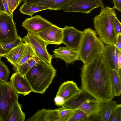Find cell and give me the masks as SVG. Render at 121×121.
<instances>
[{
	"mask_svg": "<svg viewBox=\"0 0 121 121\" xmlns=\"http://www.w3.org/2000/svg\"><path fill=\"white\" fill-rule=\"evenodd\" d=\"M55 104L58 106H62L64 105L65 100L63 98L59 96H56L54 99Z\"/></svg>",
	"mask_w": 121,
	"mask_h": 121,
	"instance_id": "cell-33",
	"label": "cell"
},
{
	"mask_svg": "<svg viewBox=\"0 0 121 121\" xmlns=\"http://www.w3.org/2000/svg\"><path fill=\"white\" fill-rule=\"evenodd\" d=\"M72 0H25L24 2L47 7L51 10L62 9L64 6Z\"/></svg>",
	"mask_w": 121,
	"mask_h": 121,
	"instance_id": "cell-18",
	"label": "cell"
},
{
	"mask_svg": "<svg viewBox=\"0 0 121 121\" xmlns=\"http://www.w3.org/2000/svg\"><path fill=\"white\" fill-rule=\"evenodd\" d=\"M114 7L107 6L101 9L100 13L96 15L93 19L95 31L98 37L105 44L114 45L117 35L115 31L113 23L117 16Z\"/></svg>",
	"mask_w": 121,
	"mask_h": 121,
	"instance_id": "cell-3",
	"label": "cell"
},
{
	"mask_svg": "<svg viewBox=\"0 0 121 121\" xmlns=\"http://www.w3.org/2000/svg\"><path fill=\"white\" fill-rule=\"evenodd\" d=\"M58 109L60 121H68L75 109L69 108L64 105Z\"/></svg>",
	"mask_w": 121,
	"mask_h": 121,
	"instance_id": "cell-27",
	"label": "cell"
},
{
	"mask_svg": "<svg viewBox=\"0 0 121 121\" xmlns=\"http://www.w3.org/2000/svg\"><path fill=\"white\" fill-rule=\"evenodd\" d=\"M114 7L119 11L121 12V0H112Z\"/></svg>",
	"mask_w": 121,
	"mask_h": 121,
	"instance_id": "cell-34",
	"label": "cell"
},
{
	"mask_svg": "<svg viewBox=\"0 0 121 121\" xmlns=\"http://www.w3.org/2000/svg\"><path fill=\"white\" fill-rule=\"evenodd\" d=\"M52 24L39 15L27 18L22 26L28 31L36 34L49 27Z\"/></svg>",
	"mask_w": 121,
	"mask_h": 121,
	"instance_id": "cell-12",
	"label": "cell"
},
{
	"mask_svg": "<svg viewBox=\"0 0 121 121\" xmlns=\"http://www.w3.org/2000/svg\"><path fill=\"white\" fill-rule=\"evenodd\" d=\"M91 118L83 112L75 109L68 121H91Z\"/></svg>",
	"mask_w": 121,
	"mask_h": 121,
	"instance_id": "cell-26",
	"label": "cell"
},
{
	"mask_svg": "<svg viewBox=\"0 0 121 121\" xmlns=\"http://www.w3.org/2000/svg\"><path fill=\"white\" fill-rule=\"evenodd\" d=\"M8 5L9 10L11 13L22 2V0H6Z\"/></svg>",
	"mask_w": 121,
	"mask_h": 121,
	"instance_id": "cell-31",
	"label": "cell"
},
{
	"mask_svg": "<svg viewBox=\"0 0 121 121\" xmlns=\"http://www.w3.org/2000/svg\"><path fill=\"white\" fill-rule=\"evenodd\" d=\"M54 57L59 58L63 60L67 65L80 60L78 51L70 49L66 47L61 46L53 51Z\"/></svg>",
	"mask_w": 121,
	"mask_h": 121,
	"instance_id": "cell-15",
	"label": "cell"
},
{
	"mask_svg": "<svg viewBox=\"0 0 121 121\" xmlns=\"http://www.w3.org/2000/svg\"><path fill=\"white\" fill-rule=\"evenodd\" d=\"M111 82L114 96H120L121 93V76L114 69H112Z\"/></svg>",
	"mask_w": 121,
	"mask_h": 121,
	"instance_id": "cell-23",
	"label": "cell"
},
{
	"mask_svg": "<svg viewBox=\"0 0 121 121\" xmlns=\"http://www.w3.org/2000/svg\"><path fill=\"white\" fill-rule=\"evenodd\" d=\"M13 14L0 12V43L1 45L13 41L18 38Z\"/></svg>",
	"mask_w": 121,
	"mask_h": 121,
	"instance_id": "cell-8",
	"label": "cell"
},
{
	"mask_svg": "<svg viewBox=\"0 0 121 121\" xmlns=\"http://www.w3.org/2000/svg\"><path fill=\"white\" fill-rule=\"evenodd\" d=\"M100 5V7L101 9L104 8L103 5L102 0H97Z\"/></svg>",
	"mask_w": 121,
	"mask_h": 121,
	"instance_id": "cell-40",
	"label": "cell"
},
{
	"mask_svg": "<svg viewBox=\"0 0 121 121\" xmlns=\"http://www.w3.org/2000/svg\"><path fill=\"white\" fill-rule=\"evenodd\" d=\"M25 115L22 111L21 105L17 100L11 107L6 121H24Z\"/></svg>",
	"mask_w": 121,
	"mask_h": 121,
	"instance_id": "cell-20",
	"label": "cell"
},
{
	"mask_svg": "<svg viewBox=\"0 0 121 121\" xmlns=\"http://www.w3.org/2000/svg\"><path fill=\"white\" fill-rule=\"evenodd\" d=\"M81 70V89L82 90L100 103L114 98L111 82L112 69L103 55L83 64Z\"/></svg>",
	"mask_w": 121,
	"mask_h": 121,
	"instance_id": "cell-1",
	"label": "cell"
},
{
	"mask_svg": "<svg viewBox=\"0 0 121 121\" xmlns=\"http://www.w3.org/2000/svg\"><path fill=\"white\" fill-rule=\"evenodd\" d=\"M117 65L118 69H121V53L118 56Z\"/></svg>",
	"mask_w": 121,
	"mask_h": 121,
	"instance_id": "cell-38",
	"label": "cell"
},
{
	"mask_svg": "<svg viewBox=\"0 0 121 121\" xmlns=\"http://www.w3.org/2000/svg\"><path fill=\"white\" fill-rule=\"evenodd\" d=\"M63 28L52 24L37 34L48 44L60 45L62 43Z\"/></svg>",
	"mask_w": 121,
	"mask_h": 121,
	"instance_id": "cell-11",
	"label": "cell"
},
{
	"mask_svg": "<svg viewBox=\"0 0 121 121\" xmlns=\"http://www.w3.org/2000/svg\"><path fill=\"white\" fill-rule=\"evenodd\" d=\"M27 121H60L58 109H47L44 108L39 110Z\"/></svg>",
	"mask_w": 121,
	"mask_h": 121,
	"instance_id": "cell-17",
	"label": "cell"
},
{
	"mask_svg": "<svg viewBox=\"0 0 121 121\" xmlns=\"http://www.w3.org/2000/svg\"><path fill=\"white\" fill-rule=\"evenodd\" d=\"M39 60L36 57H34L20 66L15 70L16 72L24 76L25 74L38 62Z\"/></svg>",
	"mask_w": 121,
	"mask_h": 121,
	"instance_id": "cell-25",
	"label": "cell"
},
{
	"mask_svg": "<svg viewBox=\"0 0 121 121\" xmlns=\"http://www.w3.org/2000/svg\"><path fill=\"white\" fill-rule=\"evenodd\" d=\"M22 1H24L25 0H22Z\"/></svg>",
	"mask_w": 121,
	"mask_h": 121,
	"instance_id": "cell-42",
	"label": "cell"
},
{
	"mask_svg": "<svg viewBox=\"0 0 121 121\" xmlns=\"http://www.w3.org/2000/svg\"><path fill=\"white\" fill-rule=\"evenodd\" d=\"M56 71L52 65L39 60L24 76L32 92L43 94L52 82Z\"/></svg>",
	"mask_w": 121,
	"mask_h": 121,
	"instance_id": "cell-2",
	"label": "cell"
},
{
	"mask_svg": "<svg viewBox=\"0 0 121 121\" xmlns=\"http://www.w3.org/2000/svg\"><path fill=\"white\" fill-rule=\"evenodd\" d=\"M0 121H2V120L1 119V118L0 117Z\"/></svg>",
	"mask_w": 121,
	"mask_h": 121,
	"instance_id": "cell-41",
	"label": "cell"
},
{
	"mask_svg": "<svg viewBox=\"0 0 121 121\" xmlns=\"http://www.w3.org/2000/svg\"><path fill=\"white\" fill-rule=\"evenodd\" d=\"M117 104L112 100L104 103L100 109L99 115L101 121H109L110 115Z\"/></svg>",
	"mask_w": 121,
	"mask_h": 121,
	"instance_id": "cell-21",
	"label": "cell"
},
{
	"mask_svg": "<svg viewBox=\"0 0 121 121\" xmlns=\"http://www.w3.org/2000/svg\"><path fill=\"white\" fill-rule=\"evenodd\" d=\"M100 7L97 0H72L62 9L64 11L79 12L88 14L94 9Z\"/></svg>",
	"mask_w": 121,
	"mask_h": 121,
	"instance_id": "cell-9",
	"label": "cell"
},
{
	"mask_svg": "<svg viewBox=\"0 0 121 121\" xmlns=\"http://www.w3.org/2000/svg\"><path fill=\"white\" fill-rule=\"evenodd\" d=\"M114 45L121 51V34L117 35L116 42Z\"/></svg>",
	"mask_w": 121,
	"mask_h": 121,
	"instance_id": "cell-35",
	"label": "cell"
},
{
	"mask_svg": "<svg viewBox=\"0 0 121 121\" xmlns=\"http://www.w3.org/2000/svg\"><path fill=\"white\" fill-rule=\"evenodd\" d=\"M26 43L23 42L13 48L3 56L15 67L18 63L24 51Z\"/></svg>",
	"mask_w": 121,
	"mask_h": 121,
	"instance_id": "cell-19",
	"label": "cell"
},
{
	"mask_svg": "<svg viewBox=\"0 0 121 121\" xmlns=\"http://www.w3.org/2000/svg\"><path fill=\"white\" fill-rule=\"evenodd\" d=\"M26 43V46L23 54L17 64L14 67L16 70L21 65L30 59L36 57L33 49L28 44Z\"/></svg>",
	"mask_w": 121,
	"mask_h": 121,
	"instance_id": "cell-24",
	"label": "cell"
},
{
	"mask_svg": "<svg viewBox=\"0 0 121 121\" xmlns=\"http://www.w3.org/2000/svg\"><path fill=\"white\" fill-rule=\"evenodd\" d=\"M121 53L120 51L114 45H106L105 46L103 56L108 64L112 69L118 71L117 60L119 55Z\"/></svg>",
	"mask_w": 121,
	"mask_h": 121,
	"instance_id": "cell-16",
	"label": "cell"
},
{
	"mask_svg": "<svg viewBox=\"0 0 121 121\" xmlns=\"http://www.w3.org/2000/svg\"><path fill=\"white\" fill-rule=\"evenodd\" d=\"M113 26L117 35H118L121 34V23L117 16L115 17L114 20Z\"/></svg>",
	"mask_w": 121,
	"mask_h": 121,
	"instance_id": "cell-32",
	"label": "cell"
},
{
	"mask_svg": "<svg viewBox=\"0 0 121 121\" xmlns=\"http://www.w3.org/2000/svg\"><path fill=\"white\" fill-rule=\"evenodd\" d=\"M82 91L73 81H68L62 84L56 95L61 97L65 101L77 95Z\"/></svg>",
	"mask_w": 121,
	"mask_h": 121,
	"instance_id": "cell-14",
	"label": "cell"
},
{
	"mask_svg": "<svg viewBox=\"0 0 121 121\" xmlns=\"http://www.w3.org/2000/svg\"><path fill=\"white\" fill-rule=\"evenodd\" d=\"M22 41L29 44L34 51L36 57L39 60L50 65H52V55L47 51V43L37 34L28 31L26 36L22 38Z\"/></svg>",
	"mask_w": 121,
	"mask_h": 121,
	"instance_id": "cell-7",
	"label": "cell"
},
{
	"mask_svg": "<svg viewBox=\"0 0 121 121\" xmlns=\"http://www.w3.org/2000/svg\"><path fill=\"white\" fill-rule=\"evenodd\" d=\"M19 94L9 82L0 81V117L6 121L11 107L18 100Z\"/></svg>",
	"mask_w": 121,
	"mask_h": 121,
	"instance_id": "cell-6",
	"label": "cell"
},
{
	"mask_svg": "<svg viewBox=\"0 0 121 121\" xmlns=\"http://www.w3.org/2000/svg\"><path fill=\"white\" fill-rule=\"evenodd\" d=\"M4 6L6 13L10 15L12 14L10 12L8 4L6 0H2Z\"/></svg>",
	"mask_w": 121,
	"mask_h": 121,
	"instance_id": "cell-36",
	"label": "cell"
},
{
	"mask_svg": "<svg viewBox=\"0 0 121 121\" xmlns=\"http://www.w3.org/2000/svg\"><path fill=\"white\" fill-rule=\"evenodd\" d=\"M23 42L22 41V38L19 36L13 41L2 45L4 50V55L7 53L13 48Z\"/></svg>",
	"mask_w": 121,
	"mask_h": 121,
	"instance_id": "cell-29",
	"label": "cell"
},
{
	"mask_svg": "<svg viewBox=\"0 0 121 121\" xmlns=\"http://www.w3.org/2000/svg\"><path fill=\"white\" fill-rule=\"evenodd\" d=\"M0 12L6 13L4 6L2 0H0Z\"/></svg>",
	"mask_w": 121,
	"mask_h": 121,
	"instance_id": "cell-37",
	"label": "cell"
},
{
	"mask_svg": "<svg viewBox=\"0 0 121 121\" xmlns=\"http://www.w3.org/2000/svg\"><path fill=\"white\" fill-rule=\"evenodd\" d=\"M109 121H121V104H116L112 112Z\"/></svg>",
	"mask_w": 121,
	"mask_h": 121,
	"instance_id": "cell-30",
	"label": "cell"
},
{
	"mask_svg": "<svg viewBox=\"0 0 121 121\" xmlns=\"http://www.w3.org/2000/svg\"><path fill=\"white\" fill-rule=\"evenodd\" d=\"M4 55V50L2 45L0 43V56H3Z\"/></svg>",
	"mask_w": 121,
	"mask_h": 121,
	"instance_id": "cell-39",
	"label": "cell"
},
{
	"mask_svg": "<svg viewBox=\"0 0 121 121\" xmlns=\"http://www.w3.org/2000/svg\"><path fill=\"white\" fill-rule=\"evenodd\" d=\"M82 32L74 27L65 26L63 28L62 43L68 48L78 51Z\"/></svg>",
	"mask_w": 121,
	"mask_h": 121,
	"instance_id": "cell-10",
	"label": "cell"
},
{
	"mask_svg": "<svg viewBox=\"0 0 121 121\" xmlns=\"http://www.w3.org/2000/svg\"><path fill=\"white\" fill-rule=\"evenodd\" d=\"M103 104L98 102L82 90L78 94L65 101L63 105L71 109L81 110L91 118L100 117V111Z\"/></svg>",
	"mask_w": 121,
	"mask_h": 121,
	"instance_id": "cell-5",
	"label": "cell"
},
{
	"mask_svg": "<svg viewBox=\"0 0 121 121\" xmlns=\"http://www.w3.org/2000/svg\"><path fill=\"white\" fill-rule=\"evenodd\" d=\"M0 56V81L8 82L10 71L7 66L2 61Z\"/></svg>",
	"mask_w": 121,
	"mask_h": 121,
	"instance_id": "cell-28",
	"label": "cell"
},
{
	"mask_svg": "<svg viewBox=\"0 0 121 121\" xmlns=\"http://www.w3.org/2000/svg\"><path fill=\"white\" fill-rule=\"evenodd\" d=\"M19 10L22 13L32 16L35 13L43 10L49 9L48 8L24 2L20 7Z\"/></svg>",
	"mask_w": 121,
	"mask_h": 121,
	"instance_id": "cell-22",
	"label": "cell"
},
{
	"mask_svg": "<svg viewBox=\"0 0 121 121\" xmlns=\"http://www.w3.org/2000/svg\"><path fill=\"white\" fill-rule=\"evenodd\" d=\"M82 32L78 51L80 60L83 64H86L103 55L105 45L98 37L95 30L88 28Z\"/></svg>",
	"mask_w": 121,
	"mask_h": 121,
	"instance_id": "cell-4",
	"label": "cell"
},
{
	"mask_svg": "<svg viewBox=\"0 0 121 121\" xmlns=\"http://www.w3.org/2000/svg\"><path fill=\"white\" fill-rule=\"evenodd\" d=\"M14 90L19 94L24 96L32 91L28 81L25 76L16 72L12 75L9 82Z\"/></svg>",
	"mask_w": 121,
	"mask_h": 121,
	"instance_id": "cell-13",
	"label": "cell"
}]
</instances>
